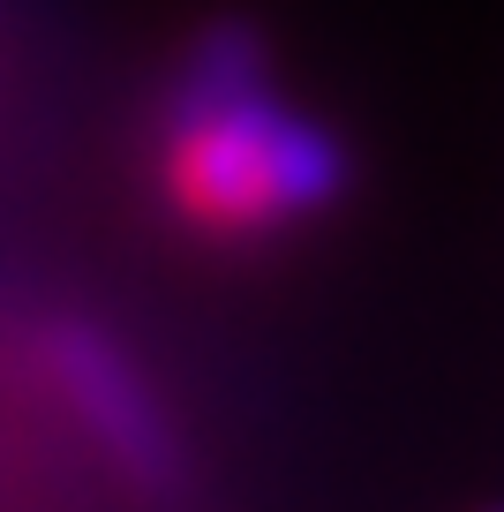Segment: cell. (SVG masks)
I'll list each match as a JSON object with an SVG mask.
<instances>
[{
  "mask_svg": "<svg viewBox=\"0 0 504 512\" xmlns=\"http://www.w3.org/2000/svg\"><path fill=\"white\" fill-rule=\"evenodd\" d=\"M158 196L189 234L264 241L324 219L347 196V144L316 113L271 91L264 38L249 23H211L181 53L158 98Z\"/></svg>",
  "mask_w": 504,
  "mask_h": 512,
  "instance_id": "6da1fadb",
  "label": "cell"
},
{
  "mask_svg": "<svg viewBox=\"0 0 504 512\" xmlns=\"http://www.w3.org/2000/svg\"><path fill=\"white\" fill-rule=\"evenodd\" d=\"M31 369L113 482H128L136 497L189 490V437L121 332H106L98 317H46L31 332Z\"/></svg>",
  "mask_w": 504,
  "mask_h": 512,
  "instance_id": "7a4b0ae2",
  "label": "cell"
},
{
  "mask_svg": "<svg viewBox=\"0 0 504 512\" xmlns=\"http://www.w3.org/2000/svg\"><path fill=\"white\" fill-rule=\"evenodd\" d=\"M489 512H504V505H489Z\"/></svg>",
  "mask_w": 504,
  "mask_h": 512,
  "instance_id": "3957f363",
  "label": "cell"
}]
</instances>
